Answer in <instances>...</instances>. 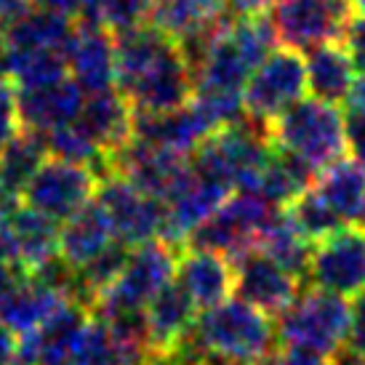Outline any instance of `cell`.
Segmentation results:
<instances>
[{"label": "cell", "instance_id": "14", "mask_svg": "<svg viewBox=\"0 0 365 365\" xmlns=\"http://www.w3.org/2000/svg\"><path fill=\"white\" fill-rule=\"evenodd\" d=\"M232 195L235 192L227 184L205 176L192 165L187 179L176 187V192L163 203L165 205L163 240L171 245H187L195 230L203 227Z\"/></svg>", "mask_w": 365, "mask_h": 365}, {"label": "cell", "instance_id": "1", "mask_svg": "<svg viewBox=\"0 0 365 365\" xmlns=\"http://www.w3.org/2000/svg\"><path fill=\"white\" fill-rule=\"evenodd\" d=\"M115 72L118 91L133 112L182 110L195 96L192 61L171 35L155 24L118 35Z\"/></svg>", "mask_w": 365, "mask_h": 365}, {"label": "cell", "instance_id": "29", "mask_svg": "<svg viewBox=\"0 0 365 365\" xmlns=\"http://www.w3.org/2000/svg\"><path fill=\"white\" fill-rule=\"evenodd\" d=\"M307 75L314 99L341 107L355 83V61L344 43H325L307 51Z\"/></svg>", "mask_w": 365, "mask_h": 365}, {"label": "cell", "instance_id": "38", "mask_svg": "<svg viewBox=\"0 0 365 365\" xmlns=\"http://www.w3.org/2000/svg\"><path fill=\"white\" fill-rule=\"evenodd\" d=\"M341 43H344V48L355 61V70H360V75H365V16H360V14L352 16Z\"/></svg>", "mask_w": 365, "mask_h": 365}, {"label": "cell", "instance_id": "43", "mask_svg": "<svg viewBox=\"0 0 365 365\" xmlns=\"http://www.w3.org/2000/svg\"><path fill=\"white\" fill-rule=\"evenodd\" d=\"M38 6L67 19H81V0H38Z\"/></svg>", "mask_w": 365, "mask_h": 365}, {"label": "cell", "instance_id": "34", "mask_svg": "<svg viewBox=\"0 0 365 365\" xmlns=\"http://www.w3.org/2000/svg\"><path fill=\"white\" fill-rule=\"evenodd\" d=\"M46 144H48V155H53V158L83 163V165H91V168L93 163H102L104 168H107V153L99 147V142L93 139L91 133L83 128L81 120H75L70 125L59 128V131L48 133Z\"/></svg>", "mask_w": 365, "mask_h": 365}, {"label": "cell", "instance_id": "6", "mask_svg": "<svg viewBox=\"0 0 365 365\" xmlns=\"http://www.w3.org/2000/svg\"><path fill=\"white\" fill-rule=\"evenodd\" d=\"M176 245L165 240H150L128 251L118 280L93 302V314L144 312L147 304L176 277Z\"/></svg>", "mask_w": 365, "mask_h": 365}, {"label": "cell", "instance_id": "26", "mask_svg": "<svg viewBox=\"0 0 365 365\" xmlns=\"http://www.w3.org/2000/svg\"><path fill=\"white\" fill-rule=\"evenodd\" d=\"M46 136L21 128L14 139L0 147V205L19 203L24 187L46 163Z\"/></svg>", "mask_w": 365, "mask_h": 365}, {"label": "cell", "instance_id": "28", "mask_svg": "<svg viewBox=\"0 0 365 365\" xmlns=\"http://www.w3.org/2000/svg\"><path fill=\"white\" fill-rule=\"evenodd\" d=\"M314 190L346 227H360L365 216V165L352 158L328 165L317 173Z\"/></svg>", "mask_w": 365, "mask_h": 365}, {"label": "cell", "instance_id": "19", "mask_svg": "<svg viewBox=\"0 0 365 365\" xmlns=\"http://www.w3.org/2000/svg\"><path fill=\"white\" fill-rule=\"evenodd\" d=\"M67 302L75 299H70L59 285L41 274H27L0 294V323L9 325L16 336L32 334L48 323Z\"/></svg>", "mask_w": 365, "mask_h": 365}, {"label": "cell", "instance_id": "11", "mask_svg": "<svg viewBox=\"0 0 365 365\" xmlns=\"http://www.w3.org/2000/svg\"><path fill=\"white\" fill-rule=\"evenodd\" d=\"M99 176L91 165L48 158L24 187L21 200L53 222H67L96 197Z\"/></svg>", "mask_w": 365, "mask_h": 365}, {"label": "cell", "instance_id": "30", "mask_svg": "<svg viewBox=\"0 0 365 365\" xmlns=\"http://www.w3.org/2000/svg\"><path fill=\"white\" fill-rule=\"evenodd\" d=\"M75 24L46 9H27L6 27V48H41L67 53Z\"/></svg>", "mask_w": 365, "mask_h": 365}, {"label": "cell", "instance_id": "18", "mask_svg": "<svg viewBox=\"0 0 365 365\" xmlns=\"http://www.w3.org/2000/svg\"><path fill=\"white\" fill-rule=\"evenodd\" d=\"M153 357H176L192 336L197 307L179 283L165 285L144 309Z\"/></svg>", "mask_w": 365, "mask_h": 365}, {"label": "cell", "instance_id": "25", "mask_svg": "<svg viewBox=\"0 0 365 365\" xmlns=\"http://www.w3.org/2000/svg\"><path fill=\"white\" fill-rule=\"evenodd\" d=\"M78 120L83 123V128L91 133L93 139L99 142L107 160L115 150H120L125 142L133 139V107L120 91H102L91 93Z\"/></svg>", "mask_w": 365, "mask_h": 365}, {"label": "cell", "instance_id": "37", "mask_svg": "<svg viewBox=\"0 0 365 365\" xmlns=\"http://www.w3.org/2000/svg\"><path fill=\"white\" fill-rule=\"evenodd\" d=\"M344 349L365 360V288L349 302V334Z\"/></svg>", "mask_w": 365, "mask_h": 365}, {"label": "cell", "instance_id": "36", "mask_svg": "<svg viewBox=\"0 0 365 365\" xmlns=\"http://www.w3.org/2000/svg\"><path fill=\"white\" fill-rule=\"evenodd\" d=\"M21 131L19 91L0 70V147Z\"/></svg>", "mask_w": 365, "mask_h": 365}, {"label": "cell", "instance_id": "23", "mask_svg": "<svg viewBox=\"0 0 365 365\" xmlns=\"http://www.w3.org/2000/svg\"><path fill=\"white\" fill-rule=\"evenodd\" d=\"M176 283L182 285L195 307L203 312L227 302L235 294V264L232 259L213 251L187 248L179 256Z\"/></svg>", "mask_w": 365, "mask_h": 365}, {"label": "cell", "instance_id": "50", "mask_svg": "<svg viewBox=\"0 0 365 365\" xmlns=\"http://www.w3.org/2000/svg\"><path fill=\"white\" fill-rule=\"evenodd\" d=\"M147 365H192V363H187L182 357H153Z\"/></svg>", "mask_w": 365, "mask_h": 365}, {"label": "cell", "instance_id": "5", "mask_svg": "<svg viewBox=\"0 0 365 365\" xmlns=\"http://www.w3.org/2000/svg\"><path fill=\"white\" fill-rule=\"evenodd\" d=\"M349 334V302L317 285H307L296 302L277 317L280 346L331 357L341 352Z\"/></svg>", "mask_w": 365, "mask_h": 365}, {"label": "cell", "instance_id": "7", "mask_svg": "<svg viewBox=\"0 0 365 365\" xmlns=\"http://www.w3.org/2000/svg\"><path fill=\"white\" fill-rule=\"evenodd\" d=\"M307 91H309L307 59L302 56V51L280 46L248 78V86L243 91L245 115L269 131V125L283 112L302 102Z\"/></svg>", "mask_w": 365, "mask_h": 365}, {"label": "cell", "instance_id": "53", "mask_svg": "<svg viewBox=\"0 0 365 365\" xmlns=\"http://www.w3.org/2000/svg\"><path fill=\"white\" fill-rule=\"evenodd\" d=\"M360 230H365V216H363V222H360Z\"/></svg>", "mask_w": 365, "mask_h": 365}, {"label": "cell", "instance_id": "2", "mask_svg": "<svg viewBox=\"0 0 365 365\" xmlns=\"http://www.w3.org/2000/svg\"><path fill=\"white\" fill-rule=\"evenodd\" d=\"M274 43L267 11L224 19L195 61V93L243 96L248 78L274 51Z\"/></svg>", "mask_w": 365, "mask_h": 365}, {"label": "cell", "instance_id": "44", "mask_svg": "<svg viewBox=\"0 0 365 365\" xmlns=\"http://www.w3.org/2000/svg\"><path fill=\"white\" fill-rule=\"evenodd\" d=\"M16 341H19V336L14 334L9 325L0 323V365H14V357H16Z\"/></svg>", "mask_w": 365, "mask_h": 365}, {"label": "cell", "instance_id": "51", "mask_svg": "<svg viewBox=\"0 0 365 365\" xmlns=\"http://www.w3.org/2000/svg\"><path fill=\"white\" fill-rule=\"evenodd\" d=\"M3 56H6V27L0 24V61H3Z\"/></svg>", "mask_w": 365, "mask_h": 365}, {"label": "cell", "instance_id": "13", "mask_svg": "<svg viewBox=\"0 0 365 365\" xmlns=\"http://www.w3.org/2000/svg\"><path fill=\"white\" fill-rule=\"evenodd\" d=\"M190 168H192V158L165 153V150H158L139 139L125 142L107 160V171L125 176L133 187L158 197L160 203H165L176 192V187L187 179Z\"/></svg>", "mask_w": 365, "mask_h": 365}, {"label": "cell", "instance_id": "9", "mask_svg": "<svg viewBox=\"0 0 365 365\" xmlns=\"http://www.w3.org/2000/svg\"><path fill=\"white\" fill-rule=\"evenodd\" d=\"M267 16L285 48L312 51L325 43L344 41L355 9L352 0H277Z\"/></svg>", "mask_w": 365, "mask_h": 365}, {"label": "cell", "instance_id": "27", "mask_svg": "<svg viewBox=\"0 0 365 365\" xmlns=\"http://www.w3.org/2000/svg\"><path fill=\"white\" fill-rule=\"evenodd\" d=\"M317 173L307 165L304 160H299L296 155H291L288 150L272 144L269 158L264 163L259 182H256V195H262L264 200L274 208H288V205L299 200L307 190L314 187Z\"/></svg>", "mask_w": 365, "mask_h": 365}, {"label": "cell", "instance_id": "17", "mask_svg": "<svg viewBox=\"0 0 365 365\" xmlns=\"http://www.w3.org/2000/svg\"><path fill=\"white\" fill-rule=\"evenodd\" d=\"M67 67L70 78L88 96L112 91L118 86V72H115V43L107 27L81 21L67 46Z\"/></svg>", "mask_w": 365, "mask_h": 365}, {"label": "cell", "instance_id": "45", "mask_svg": "<svg viewBox=\"0 0 365 365\" xmlns=\"http://www.w3.org/2000/svg\"><path fill=\"white\" fill-rule=\"evenodd\" d=\"M274 0H230V14L245 16V14H264Z\"/></svg>", "mask_w": 365, "mask_h": 365}, {"label": "cell", "instance_id": "49", "mask_svg": "<svg viewBox=\"0 0 365 365\" xmlns=\"http://www.w3.org/2000/svg\"><path fill=\"white\" fill-rule=\"evenodd\" d=\"M16 267H9V264H0V294L6 291V288H11V285L16 283L19 277H16Z\"/></svg>", "mask_w": 365, "mask_h": 365}, {"label": "cell", "instance_id": "15", "mask_svg": "<svg viewBox=\"0 0 365 365\" xmlns=\"http://www.w3.org/2000/svg\"><path fill=\"white\" fill-rule=\"evenodd\" d=\"M235 296L259 307L269 317H280L302 294V280L274 264L259 248L235 259Z\"/></svg>", "mask_w": 365, "mask_h": 365}, {"label": "cell", "instance_id": "52", "mask_svg": "<svg viewBox=\"0 0 365 365\" xmlns=\"http://www.w3.org/2000/svg\"><path fill=\"white\" fill-rule=\"evenodd\" d=\"M352 9H355V14L365 16V0H352Z\"/></svg>", "mask_w": 365, "mask_h": 365}, {"label": "cell", "instance_id": "3", "mask_svg": "<svg viewBox=\"0 0 365 365\" xmlns=\"http://www.w3.org/2000/svg\"><path fill=\"white\" fill-rule=\"evenodd\" d=\"M187 349L195 357L222 355L264 365L280 349L277 323L259 307L235 296L197 314Z\"/></svg>", "mask_w": 365, "mask_h": 365}, {"label": "cell", "instance_id": "42", "mask_svg": "<svg viewBox=\"0 0 365 365\" xmlns=\"http://www.w3.org/2000/svg\"><path fill=\"white\" fill-rule=\"evenodd\" d=\"M344 115L346 118H363L365 115V75L355 78V83H352V91L344 102Z\"/></svg>", "mask_w": 365, "mask_h": 365}, {"label": "cell", "instance_id": "16", "mask_svg": "<svg viewBox=\"0 0 365 365\" xmlns=\"http://www.w3.org/2000/svg\"><path fill=\"white\" fill-rule=\"evenodd\" d=\"M230 16V0H160L153 24L182 46L195 67L216 27Z\"/></svg>", "mask_w": 365, "mask_h": 365}, {"label": "cell", "instance_id": "41", "mask_svg": "<svg viewBox=\"0 0 365 365\" xmlns=\"http://www.w3.org/2000/svg\"><path fill=\"white\" fill-rule=\"evenodd\" d=\"M0 264H9L19 269V259H16V243H14V232H11L6 216H0Z\"/></svg>", "mask_w": 365, "mask_h": 365}, {"label": "cell", "instance_id": "21", "mask_svg": "<svg viewBox=\"0 0 365 365\" xmlns=\"http://www.w3.org/2000/svg\"><path fill=\"white\" fill-rule=\"evenodd\" d=\"M83 93L86 91L72 78L48 83L41 88L19 91L21 128L48 136V133L70 125L81 118L83 104H86Z\"/></svg>", "mask_w": 365, "mask_h": 365}, {"label": "cell", "instance_id": "46", "mask_svg": "<svg viewBox=\"0 0 365 365\" xmlns=\"http://www.w3.org/2000/svg\"><path fill=\"white\" fill-rule=\"evenodd\" d=\"M27 9H32L30 0H0V24L9 27L11 21L21 16Z\"/></svg>", "mask_w": 365, "mask_h": 365}, {"label": "cell", "instance_id": "4", "mask_svg": "<svg viewBox=\"0 0 365 365\" xmlns=\"http://www.w3.org/2000/svg\"><path fill=\"white\" fill-rule=\"evenodd\" d=\"M272 144L304 160L314 173L344 160L349 153L346 115L323 99H302L269 125Z\"/></svg>", "mask_w": 365, "mask_h": 365}, {"label": "cell", "instance_id": "40", "mask_svg": "<svg viewBox=\"0 0 365 365\" xmlns=\"http://www.w3.org/2000/svg\"><path fill=\"white\" fill-rule=\"evenodd\" d=\"M346 133H349V150L355 155V160L365 165V115L346 118Z\"/></svg>", "mask_w": 365, "mask_h": 365}, {"label": "cell", "instance_id": "10", "mask_svg": "<svg viewBox=\"0 0 365 365\" xmlns=\"http://www.w3.org/2000/svg\"><path fill=\"white\" fill-rule=\"evenodd\" d=\"M96 203L107 213L118 243H123L125 248H136L163 237L165 205L158 197L133 187L120 173L107 171L104 179H99Z\"/></svg>", "mask_w": 365, "mask_h": 365}, {"label": "cell", "instance_id": "47", "mask_svg": "<svg viewBox=\"0 0 365 365\" xmlns=\"http://www.w3.org/2000/svg\"><path fill=\"white\" fill-rule=\"evenodd\" d=\"M107 0H81V19L88 24H102Z\"/></svg>", "mask_w": 365, "mask_h": 365}, {"label": "cell", "instance_id": "31", "mask_svg": "<svg viewBox=\"0 0 365 365\" xmlns=\"http://www.w3.org/2000/svg\"><path fill=\"white\" fill-rule=\"evenodd\" d=\"M0 70L16 86V91L41 88V86L70 78L67 53L41 51V48H6Z\"/></svg>", "mask_w": 365, "mask_h": 365}, {"label": "cell", "instance_id": "20", "mask_svg": "<svg viewBox=\"0 0 365 365\" xmlns=\"http://www.w3.org/2000/svg\"><path fill=\"white\" fill-rule=\"evenodd\" d=\"M211 136L192 102L173 112H133V139L158 150L192 158L197 147Z\"/></svg>", "mask_w": 365, "mask_h": 365}, {"label": "cell", "instance_id": "12", "mask_svg": "<svg viewBox=\"0 0 365 365\" xmlns=\"http://www.w3.org/2000/svg\"><path fill=\"white\" fill-rule=\"evenodd\" d=\"M307 280L339 296L360 294L365 288V230L341 227L314 243Z\"/></svg>", "mask_w": 365, "mask_h": 365}, {"label": "cell", "instance_id": "35", "mask_svg": "<svg viewBox=\"0 0 365 365\" xmlns=\"http://www.w3.org/2000/svg\"><path fill=\"white\" fill-rule=\"evenodd\" d=\"M158 6L160 0H107L102 27H107L115 35L142 30L147 24H153Z\"/></svg>", "mask_w": 365, "mask_h": 365}, {"label": "cell", "instance_id": "22", "mask_svg": "<svg viewBox=\"0 0 365 365\" xmlns=\"http://www.w3.org/2000/svg\"><path fill=\"white\" fill-rule=\"evenodd\" d=\"M0 216H6L11 232H14L16 259H19V269H24V274L43 272L46 267H51L59 259V222H53L24 203L0 208Z\"/></svg>", "mask_w": 365, "mask_h": 365}, {"label": "cell", "instance_id": "48", "mask_svg": "<svg viewBox=\"0 0 365 365\" xmlns=\"http://www.w3.org/2000/svg\"><path fill=\"white\" fill-rule=\"evenodd\" d=\"M195 365H256V363H240V360L222 357V355H200Z\"/></svg>", "mask_w": 365, "mask_h": 365}, {"label": "cell", "instance_id": "39", "mask_svg": "<svg viewBox=\"0 0 365 365\" xmlns=\"http://www.w3.org/2000/svg\"><path fill=\"white\" fill-rule=\"evenodd\" d=\"M267 365H331V360L320 355H312V352H304V349L280 346V349L267 360Z\"/></svg>", "mask_w": 365, "mask_h": 365}, {"label": "cell", "instance_id": "32", "mask_svg": "<svg viewBox=\"0 0 365 365\" xmlns=\"http://www.w3.org/2000/svg\"><path fill=\"white\" fill-rule=\"evenodd\" d=\"M256 248L269 256L274 264H280L283 269H288L294 277H299L302 283L309 277V262H312L314 245L291 224L285 211H277V216L264 230L262 240H259Z\"/></svg>", "mask_w": 365, "mask_h": 365}, {"label": "cell", "instance_id": "8", "mask_svg": "<svg viewBox=\"0 0 365 365\" xmlns=\"http://www.w3.org/2000/svg\"><path fill=\"white\" fill-rule=\"evenodd\" d=\"M274 216L277 208L267 203L262 195L235 192L203 227L195 230L187 245L222 254L235 262L248 251H254Z\"/></svg>", "mask_w": 365, "mask_h": 365}, {"label": "cell", "instance_id": "24", "mask_svg": "<svg viewBox=\"0 0 365 365\" xmlns=\"http://www.w3.org/2000/svg\"><path fill=\"white\" fill-rule=\"evenodd\" d=\"M118 243V237L112 232V224L102 205L93 197L91 203L70 216L59 230V259L70 269L81 272L83 267L96 262L104 251H110Z\"/></svg>", "mask_w": 365, "mask_h": 365}, {"label": "cell", "instance_id": "33", "mask_svg": "<svg viewBox=\"0 0 365 365\" xmlns=\"http://www.w3.org/2000/svg\"><path fill=\"white\" fill-rule=\"evenodd\" d=\"M285 216L291 219V224H294L296 230L304 235L312 245L325 240L328 235L339 232L341 227H346V224L339 219V213L317 195L314 187L307 190L299 200H294V203L288 205V208H285Z\"/></svg>", "mask_w": 365, "mask_h": 365}]
</instances>
